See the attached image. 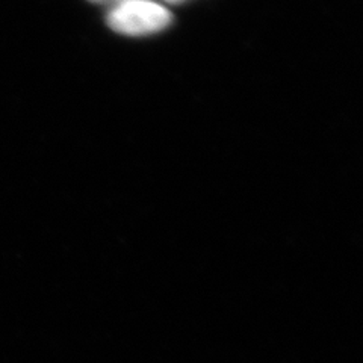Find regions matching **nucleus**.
Here are the masks:
<instances>
[{"mask_svg":"<svg viewBox=\"0 0 363 363\" xmlns=\"http://www.w3.org/2000/svg\"><path fill=\"white\" fill-rule=\"evenodd\" d=\"M172 20V13L153 0H126L109 8L106 16L112 30L132 37L161 32L168 28Z\"/></svg>","mask_w":363,"mask_h":363,"instance_id":"f257e3e1","label":"nucleus"},{"mask_svg":"<svg viewBox=\"0 0 363 363\" xmlns=\"http://www.w3.org/2000/svg\"><path fill=\"white\" fill-rule=\"evenodd\" d=\"M89 2L99 4V5H108L109 8H112V6H116V5L121 4V2H126V0H89Z\"/></svg>","mask_w":363,"mask_h":363,"instance_id":"f03ea898","label":"nucleus"},{"mask_svg":"<svg viewBox=\"0 0 363 363\" xmlns=\"http://www.w3.org/2000/svg\"><path fill=\"white\" fill-rule=\"evenodd\" d=\"M167 4H173V5H177V4H182V2H185V0H165Z\"/></svg>","mask_w":363,"mask_h":363,"instance_id":"7ed1b4c3","label":"nucleus"}]
</instances>
